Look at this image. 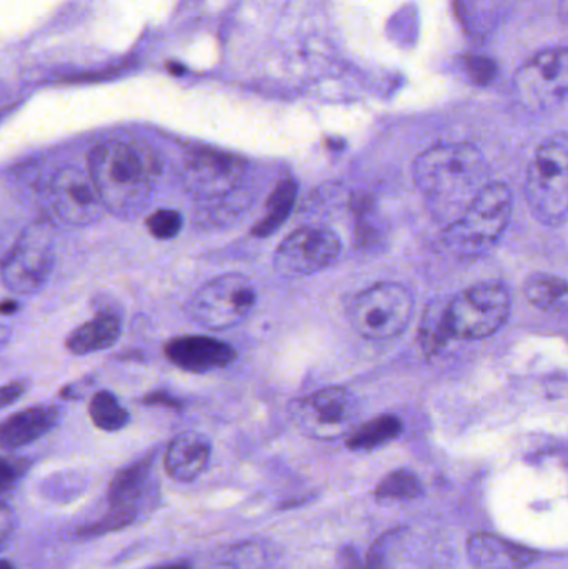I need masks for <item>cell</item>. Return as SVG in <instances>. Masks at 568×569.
Returning <instances> with one entry per match:
<instances>
[{"label":"cell","mask_w":568,"mask_h":569,"mask_svg":"<svg viewBox=\"0 0 568 569\" xmlns=\"http://www.w3.org/2000/svg\"><path fill=\"white\" fill-rule=\"evenodd\" d=\"M512 192L506 183L489 182L442 236L447 252L479 259L497 246L512 217Z\"/></svg>","instance_id":"3957f363"},{"label":"cell","mask_w":568,"mask_h":569,"mask_svg":"<svg viewBox=\"0 0 568 569\" xmlns=\"http://www.w3.org/2000/svg\"><path fill=\"white\" fill-rule=\"evenodd\" d=\"M13 513L7 505L0 503V551L6 548L7 541L12 537Z\"/></svg>","instance_id":"4316f807"},{"label":"cell","mask_w":568,"mask_h":569,"mask_svg":"<svg viewBox=\"0 0 568 569\" xmlns=\"http://www.w3.org/2000/svg\"><path fill=\"white\" fill-rule=\"evenodd\" d=\"M89 417L102 431H119L129 423L130 415L110 391H96L90 398Z\"/></svg>","instance_id":"7402d4cb"},{"label":"cell","mask_w":568,"mask_h":569,"mask_svg":"<svg viewBox=\"0 0 568 569\" xmlns=\"http://www.w3.org/2000/svg\"><path fill=\"white\" fill-rule=\"evenodd\" d=\"M26 390L27 383L23 380L10 381V383L0 387V410L19 401L23 393H26Z\"/></svg>","instance_id":"484cf974"},{"label":"cell","mask_w":568,"mask_h":569,"mask_svg":"<svg viewBox=\"0 0 568 569\" xmlns=\"http://www.w3.org/2000/svg\"><path fill=\"white\" fill-rule=\"evenodd\" d=\"M0 569H16L12 567V565L9 563V561L0 560Z\"/></svg>","instance_id":"e575fe53"},{"label":"cell","mask_w":568,"mask_h":569,"mask_svg":"<svg viewBox=\"0 0 568 569\" xmlns=\"http://www.w3.org/2000/svg\"><path fill=\"white\" fill-rule=\"evenodd\" d=\"M412 315V293L393 282L376 283L360 291L349 310L353 330L369 340L397 337L409 327Z\"/></svg>","instance_id":"8992f818"},{"label":"cell","mask_w":568,"mask_h":569,"mask_svg":"<svg viewBox=\"0 0 568 569\" xmlns=\"http://www.w3.org/2000/svg\"><path fill=\"white\" fill-rule=\"evenodd\" d=\"M10 338V328L6 325H0V345L6 343Z\"/></svg>","instance_id":"836d02e7"},{"label":"cell","mask_w":568,"mask_h":569,"mask_svg":"<svg viewBox=\"0 0 568 569\" xmlns=\"http://www.w3.org/2000/svg\"><path fill=\"white\" fill-rule=\"evenodd\" d=\"M162 569H189V568H186V567H167V568H162Z\"/></svg>","instance_id":"d590c367"},{"label":"cell","mask_w":568,"mask_h":569,"mask_svg":"<svg viewBox=\"0 0 568 569\" xmlns=\"http://www.w3.org/2000/svg\"><path fill=\"white\" fill-rule=\"evenodd\" d=\"M422 483L409 470L387 475L376 490L377 498L380 500H417L422 497Z\"/></svg>","instance_id":"cb8c5ba5"},{"label":"cell","mask_w":568,"mask_h":569,"mask_svg":"<svg viewBox=\"0 0 568 569\" xmlns=\"http://www.w3.org/2000/svg\"><path fill=\"white\" fill-rule=\"evenodd\" d=\"M87 388H89V380L73 381V383L67 385L60 390V398L63 400H80L86 397Z\"/></svg>","instance_id":"f1b7e54d"},{"label":"cell","mask_w":568,"mask_h":569,"mask_svg":"<svg viewBox=\"0 0 568 569\" xmlns=\"http://www.w3.org/2000/svg\"><path fill=\"white\" fill-rule=\"evenodd\" d=\"M122 333V321L113 311L103 310L92 320L79 325L67 337L66 347L73 355H90L96 351L109 350L119 341Z\"/></svg>","instance_id":"d6986e66"},{"label":"cell","mask_w":568,"mask_h":569,"mask_svg":"<svg viewBox=\"0 0 568 569\" xmlns=\"http://www.w3.org/2000/svg\"><path fill=\"white\" fill-rule=\"evenodd\" d=\"M143 403L150 405V407L179 408V401L170 397L167 391H156V393L147 395Z\"/></svg>","instance_id":"4dcf8cb0"},{"label":"cell","mask_w":568,"mask_h":569,"mask_svg":"<svg viewBox=\"0 0 568 569\" xmlns=\"http://www.w3.org/2000/svg\"><path fill=\"white\" fill-rule=\"evenodd\" d=\"M149 475V461L132 465L126 470L117 473L110 485V513L106 520L97 527V530H116V528L126 527L136 517V505L142 495L143 485Z\"/></svg>","instance_id":"2e32d148"},{"label":"cell","mask_w":568,"mask_h":569,"mask_svg":"<svg viewBox=\"0 0 568 569\" xmlns=\"http://www.w3.org/2000/svg\"><path fill=\"white\" fill-rule=\"evenodd\" d=\"M56 263V233L49 222L27 227L0 266L7 290L33 295L42 290Z\"/></svg>","instance_id":"52a82bcc"},{"label":"cell","mask_w":568,"mask_h":569,"mask_svg":"<svg viewBox=\"0 0 568 569\" xmlns=\"http://www.w3.org/2000/svg\"><path fill=\"white\" fill-rule=\"evenodd\" d=\"M19 310V303L16 300L0 301V315H12Z\"/></svg>","instance_id":"d6a6232c"},{"label":"cell","mask_w":568,"mask_h":569,"mask_svg":"<svg viewBox=\"0 0 568 569\" xmlns=\"http://www.w3.org/2000/svg\"><path fill=\"white\" fill-rule=\"evenodd\" d=\"M167 360L189 373H209L222 370L236 360L233 347L217 338L187 335L167 341L163 347Z\"/></svg>","instance_id":"5bb4252c"},{"label":"cell","mask_w":568,"mask_h":569,"mask_svg":"<svg viewBox=\"0 0 568 569\" xmlns=\"http://www.w3.org/2000/svg\"><path fill=\"white\" fill-rule=\"evenodd\" d=\"M517 92L529 107L549 109L566 100L568 90V53L560 49L544 50L519 70Z\"/></svg>","instance_id":"30bf717a"},{"label":"cell","mask_w":568,"mask_h":569,"mask_svg":"<svg viewBox=\"0 0 568 569\" xmlns=\"http://www.w3.org/2000/svg\"><path fill=\"white\" fill-rule=\"evenodd\" d=\"M52 202L59 219L72 227L90 226L106 212L92 177L76 167L59 170L53 177Z\"/></svg>","instance_id":"8fae6325"},{"label":"cell","mask_w":568,"mask_h":569,"mask_svg":"<svg viewBox=\"0 0 568 569\" xmlns=\"http://www.w3.org/2000/svg\"><path fill=\"white\" fill-rule=\"evenodd\" d=\"M162 167L159 152L140 140H107L87 157V172L96 183L103 209L120 219L143 212Z\"/></svg>","instance_id":"6da1fadb"},{"label":"cell","mask_w":568,"mask_h":569,"mask_svg":"<svg viewBox=\"0 0 568 569\" xmlns=\"http://www.w3.org/2000/svg\"><path fill=\"white\" fill-rule=\"evenodd\" d=\"M413 180L432 216L450 223L489 183V167L472 143H442L417 157Z\"/></svg>","instance_id":"7a4b0ae2"},{"label":"cell","mask_w":568,"mask_h":569,"mask_svg":"<svg viewBox=\"0 0 568 569\" xmlns=\"http://www.w3.org/2000/svg\"><path fill=\"white\" fill-rule=\"evenodd\" d=\"M510 293L502 283H477L460 291L440 315L446 340H480L499 331L510 315Z\"/></svg>","instance_id":"5b68a950"},{"label":"cell","mask_w":568,"mask_h":569,"mask_svg":"<svg viewBox=\"0 0 568 569\" xmlns=\"http://www.w3.org/2000/svg\"><path fill=\"white\" fill-rule=\"evenodd\" d=\"M340 239L323 227H302L290 233L273 256V266L287 279L313 276L332 266L339 257Z\"/></svg>","instance_id":"9c48e42d"},{"label":"cell","mask_w":568,"mask_h":569,"mask_svg":"<svg viewBox=\"0 0 568 569\" xmlns=\"http://www.w3.org/2000/svg\"><path fill=\"white\" fill-rule=\"evenodd\" d=\"M332 569H362V563H360L359 555L353 548L343 547L337 553Z\"/></svg>","instance_id":"83f0119b"},{"label":"cell","mask_w":568,"mask_h":569,"mask_svg":"<svg viewBox=\"0 0 568 569\" xmlns=\"http://www.w3.org/2000/svg\"><path fill=\"white\" fill-rule=\"evenodd\" d=\"M467 557L476 569H524L540 555L490 533H476L467 541Z\"/></svg>","instance_id":"9a60e30c"},{"label":"cell","mask_w":568,"mask_h":569,"mask_svg":"<svg viewBox=\"0 0 568 569\" xmlns=\"http://www.w3.org/2000/svg\"><path fill=\"white\" fill-rule=\"evenodd\" d=\"M302 430L317 438L340 437L353 417V401L342 388H323L293 405Z\"/></svg>","instance_id":"7c38bea8"},{"label":"cell","mask_w":568,"mask_h":569,"mask_svg":"<svg viewBox=\"0 0 568 569\" xmlns=\"http://www.w3.org/2000/svg\"><path fill=\"white\" fill-rule=\"evenodd\" d=\"M526 197L534 216L549 227L568 216V137L556 133L537 150L527 170Z\"/></svg>","instance_id":"277c9868"},{"label":"cell","mask_w":568,"mask_h":569,"mask_svg":"<svg viewBox=\"0 0 568 569\" xmlns=\"http://www.w3.org/2000/svg\"><path fill=\"white\" fill-rule=\"evenodd\" d=\"M59 417L56 407H32L13 413L0 425V448L17 450L33 443L56 427Z\"/></svg>","instance_id":"ac0fdd59"},{"label":"cell","mask_w":568,"mask_h":569,"mask_svg":"<svg viewBox=\"0 0 568 569\" xmlns=\"http://www.w3.org/2000/svg\"><path fill=\"white\" fill-rule=\"evenodd\" d=\"M524 295L532 307L564 313L568 308L567 282L549 273H534L524 284Z\"/></svg>","instance_id":"ffe728a7"},{"label":"cell","mask_w":568,"mask_h":569,"mask_svg":"<svg viewBox=\"0 0 568 569\" xmlns=\"http://www.w3.org/2000/svg\"><path fill=\"white\" fill-rule=\"evenodd\" d=\"M17 470L9 460L0 457V483L12 485L16 480Z\"/></svg>","instance_id":"1f68e13d"},{"label":"cell","mask_w":568,"mask_h":569,"mask_svg":"<svg viewBox=\"0 0 568 569\" xmlns=\"http://www.w3.org/2000/svg\"><path fill=\"white\" fill-rule=\"evenodd\" d=\"M297 187L292 180H286L277 187L269 200V209H267L266 219L257 223L253 233L257 237H267L282 226L283 220L289 217L292 210L293 200H296Z\"/></svg>","instance_id":"603a6c76"},{"label":"cell","mask_w":568,"mask_h":569,"mask_svg":"<svg viewBox=\"0 0 568 569\" xmlns=\"http://www.w3.org/2000/svg\"><path fill=\"white\" fill-rule=\"evenodd\" d=\"M150 236L157 240H172L182 230V216L177 210L160 209L146 219Z\"/></svg>","instance_id":"d4e9b609"},{"label":"cell","mask_w":568,"mask_h":569,"mask_svg":"<svg viewBox=\"0 0 568 569\" xmlns=\"http://www.w3.org/2000/svg\"><path fill=\"white\" fill-rule=\"evenodd\" d=\"M256 300V288L246 276L227 273L203 283L196 291L189 313L209 330H227L249 317Z\"/></svg>","instance_id":"ba28073f"},{"label":"cell","mask_w":568,"mask_h":569,"mask_svg":"<svg viewBox=\"0 0 568 569\" xmlns=\"http://www.w3.org/2000/svg\"><path fill=\"white\" fill-rule=\"evenodd\" d=\"M210 453H212V447L203 435L186 431L170 441L163 465L173 480L192 481L206 470Z\"/></svg>","instance_id":"e0dca14e"},{"label":"cell","mask_w":568,"mask_h":569,"mask_svg":"<svg viewBox=\"0 0 568 569\" xmlns=\"http://www.w3.org/2000/svg\"><path fill=\"white\" fill-rule=\"evenodd\" d=\"M240 179V166L232 157L210 150L190 153L183 182L187 189L203 199L232 192Z\"/></svg>","instance_id":"4fadbf2b"},{"label":"cell","mask_w":568,"mask_h":569,"mask_svg":"<svg viewBox=\"0 0 568 569\" xmlns=\"http://www.w3.org/2000/svg\"><path fill=\"white\" fill-rule=\"evenodd\" d=\"M470 70H472L474 77H476L477 80L487 82V80L492 79L494 72H496V66H494L490 60L476 59L472 66H470Z\"/></svg>","instance_id":"f546056e"},{"label":"cell","mask_w":568,"mask_h":569,"mask_svg":"<svg viewBox=\"0 0 568 569\" xmlns=\"http://www.w3.org/2000/svg\"><path fill=\"white\" fill-rule=\"evenodd\" d=\"M402 433V421L392 415H382L356 428L347 438V447L356 451H370L396 440Z\"/></svg>","instance_id":"44dd1931"}]
</instances>
